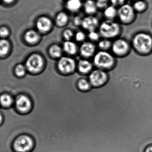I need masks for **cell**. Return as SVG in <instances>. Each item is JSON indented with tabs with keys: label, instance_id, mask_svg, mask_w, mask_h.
Listing matches in <instances>:
<instances>
[{
	"label": "cell",
	"instance_id": "cell-1",
	"mask_svg": "<svg viewBox=\"0 0 152 152\" xmlns=\"http://www.w3.org/2000/svg\"><path fill=\"white\" fill-rule=\"evenodd\" d=\"M121 24L116 20L104 19L100 23L98 32L105 39H111L120 34L122 30Z\"/></svg>",
	"mask_w": 152,
	"mask_h": 152
},
{
	"label": "cell",
	"instance_id": "cell-2",
	"mask_svg": "<svg viewBox=\"0 0 152 152\" xmlns=\"http://www.w3.org/2000/svg\"><path fill=\"white\" fill-rule=\"evenodd\" d=\"M132 42L134 48L138 52L145 54L152 50V37L148 33H137L133 37Z\"/></svg>",
	"mask_w": 152,
	"mask_h": 152
},
{
	"label": "cell",
	"instance_id": "cell-3",
	"mask_svg": "<svg viewBox=\"0 0 152 152\" xmlns=\"http://www.w3.org/2000/svg\"><path fill=\"white\" fill-rule=\"evenodd\" d=\"M136 12L132 5L126 3L118 8L117 18L121 24L129 25L135 19Z\"/></svg>",
	"mask_w": 152,
	"mask_h": 152
},
{
	"label": "cell",
	"instance_id": "cell-4",
	"mask_svg": "<svg viewBox=\"0 0 152 152\" xmlns=\"http://www.w3.org/2000/svg\"><path fill=\"white\" fill-rule=\"evenodd\" d=\"M36 26L38 32L41 34H46L53 30L55 25L53 20L50 17L47 15H42L37 20Z\"/></svg>",
	"mask_w": 152,
	"mask_h": 152
},
{
	"label": "cell",
	"instance_id": "cell-5",
	"mask_svg": "<svg viewBox=\"0 0 152 152\" xmlns=\"http://www.w3.org/2000/svg\"><path fill=\"white\" fill-rule=\"evenodd\" d=\"M34 146L33 139L27 136L23 135L18 137L14 143L15 151L18 152H27L33 149Z\"/></svg>",
	"mask_w": 152,
	"mask_h": 152
},
{
	"label": "cell",
	"instance_id": "cell-6",
	"mask_svg": "<svg viewBox=\"0 0 152 152\" xmlns=\"http://www.w3.org/2000/svg\"><path fill=\"white\" fill-rule=\"evenodd\" d=\"M94 61L96 66L102 68H107L113 64V58L109 53L100 51L96 54Z\"/></svg>",
	"mask_w": 152,
	"mask_h": 152
},
{
	"label": "cell",
	"instance_id": "cell-7",
	"mask_svg": "<svg viewBox=\"0 0 152 152\" xmlns=\"http://www.w3.org/2000/svg\"><path fill=\"white\" fill-rule=\"evenodd\" d=\"M100 23V20L95 16L86 15L83 17L81 27L88 33L98 29Z\"/></svg>",
	"mask_w": 152,
	"mask_h": 152
},
{
	"label": "cell",
	"instance_id": "cell-8",
	"mask_svg": "<svg viewBox=\"0 0 152 152\" xmlns=\"http://www.w3.org/2000/svg\"><path fill=\"white\" fill-rule=\"evenodd\" d=\"M43 66V60L40 55L34 54L29 57L26 63L27 69L32 73L40 71Z\"/></svg>",
	"mask_w": 152,
	"mask_h": 152
},
{
	"label": "cell",
	"instance_id": "cell-9",
	"mask_svg": "<svg viewBox=\"0 0 152 152\" xmlns=\"http://www.w3.org/2000/svg\"><path fill=\"white\" fill-rule=\"evenodd\" d=\"M54 25L57 27L62 28L67 26L71 21L70 15L66 10L58 12L54 17Z\"/></svg>",
	"mask_w": 152,
	"mask_h": 152
},
{
	"label": "cell",
	"instance_id": "cell-10",
	"mask_svg": "<svg viewBox=\"0 0 152 152\" xmlns=\"http://www.w3.org/2000/svg\"><path fill=\"white\" fill-rule=\"evenodd\" d=\"M59 69L63 73H69L72 72L75 67V60L69 57L61 58L58 63Z\"/></svg>",
	"mask_w": 152,
	"mask_h": 152
},
{
	"label": "cell",
	"instance_id": "cell-11",
	"mask_svg": "<svg viewBox=\"0 0 152 152\" xmlns=\"http://www.w3.org/2000/svg\"><path fill=\"white\" fill-rule=\"evenodd\" d=\"M106 79V73L100 69L94 70L89 76L90 83L95 86H97L103 84Z\"/></svg>",
	"mask_w": 152,
	"mask_h": 152
},
{
	"label": "cell",
	"instance_id": "cell-12",
	"mask_svg": "<svg viewBox=\"0 0 152 152\" xmlns=\"http://www.w3.org/2000/svg\"><path fill=\"white\" fill-rule=\"evenodd\" d=\"M83 4L82 0H66L64 6L69 13L77 14L82 10Z\"/></svg>",
	"mask_w": 152,
	"mask_h": 152
},
{
	"label": "cell",
	"instance_id": "cell-13",
	"mask_svg": "<svg viewBox=\"0 0 152 152\" xmlns=\"http://www.w3.org/2000/svg\"><path fill=\"white\" fill-rule=\"evenodd\" d=\"M129 45L126 40L118 39L114 41L112 45V50L114 53L118 55L125 54L128 51Z\"/></svg>",
	"mask_w": 152,
	"mask_h": 152
},
{
	"label": "cell",
	"instance_id": "cell-14",
	"mask_svg": "<svg viewBox=\"0 0 152 152\" xmlns=\"http://www.w3.org/2000/svg\"><path fill=\"white\" fill-rule=\"evenodd\" d=\"M82 10L87 16H95L98 10L95 0H85L83 1Z\"/></svg>",
	"mask_w": 152,
	"mask_h": 152
},
{
	"label": "cell",
	"instance_id": "cell-15",
	"mask_svg": "<svg viewBox=\"0 0 152 152\" xmlns=\"http://www.w3.org/2000/svg\"><path fill=\"white\" fill-rule=\"evenodd\" d=\"M17 108L21 112H26L28 110L31 105L30 100L26 96L21 95L17 98L16 101Z\"/></svg>",
	"mask_w": 152,
	"mask_h": 152
},
{
	"label": "cell",
	"instance_id": "cell-16",
	"mask_svg": "<svg viewBox=\"0 0 152 152\" xmlns=\"http://www.w3.org/2000/svg\"><path fill=\"white\" fill-rule=\"evenodd\" d=\"M103 12L105 19L114 20L118 18V8L112 4L109 5Z\"/></svg>",
	"mask_w": 152,
	"mask_h": 152
},
{
	"label": "cell",
	"instance_id": "cell-17",
	"mask_svg": "<svg viewBox=\"0 0 152 152\" xmlns=\"http://www.w3.org/2000/svg\"><path fill=\"white\" fill-rule=\"evenodd\" d=\"M95 50V46L90 42H85L80 46L81 54L85 57H89L94 54Z\"/></svg>",
	"mask_w": 152,
	"mask_h": 152
},
{
	"label": "cell",
	"instance_id": "cell-18",
	"mask_svg": "<svg viewBox=\"0 0 152 152\" xmlns=\"http://www.w3.org/2000/svg\"><path fill=\"white\" fill-rule=\"evenodd\" d=\"M25 38L28 42L34 43L37 42L40 38V34L35 30H30L26 33Z\"/></svg>",
	"mask_w": 152,
	"mask_h": 152
},
{
	"label": "cell",
	"instance_id": "cell-19",
	"mask_svg": "<svg viewBox=\"0 0 152 152\" xmlns=\"http://www.w3.org/2000/svg\"><path fill=\"white\" fill-rule=\"evenodd\" d=\"M79 71L81 73H88L92 68V65L89 61L86 60L80 61L78 65Z\"/></svg>",
	"mask_w": 152,
	"mask_h": 152
},
{
	"label": "cell",
	"instance_id": "cell-20",
	"mask_svg": "<svg viewBox=\"0 0 152 152\" xmlns=\"http://www.w3.org/2000/svg\"><path fill=\"white\" fill-rule=\"evenodd\" d=\"M132 6L136 12H142L147 9V4L144 0H137L134 1Z\"/></svg>",
	"mask_w": 152,
	"mask_h": 152
},
{
	"label": "cell",
	"instance_id": "cell-21",
	"mask_svg": "<svg viewBox=\"0 0 152 152\" xmlns=\"http://www.w3.org/2000/svg\"><path fill=\"white\" fill-rule=\"evenodd\" d=\"M64 50L69 54H74L76 52L77 46L74 42L71 41H66L63 44Z\"/></svg>",
	"mask_w": 152,
	"mask_h": 152
},
{
	"label": "cell",
	"instance_id": "cell-22",
	"mask_svg": "<svg viewBox=\"0 0 152 152\" xmlns=\"http://www.w3.org/2000/svg\"><path fill=\"white\" fill-rule=\"evenodd\" d=\"M50 52L51 55L55 58H60L62 55V50L61 48L57 45H53L50 49Z\"/></svg>",
	"mask_w": 152,
	"mask_h": 152
},
{
	"label": "cell",
	"instance_id": "cell-23",
	"mask_svg": "<svg viewBox=\"0 0 152 152\" xmlns=\"http://www.w3.org/2000/svg\"><path fill=\"white\" fill-rule=\"evenodd\" d=\"M95 1L98 10L103 11L111 4L110 0H95Z\"/></svg>",
	"mask_w": 152,
	"mask_h": 152
},
{
	"label": "cell",
	"instance_id": "cell-24",
	"mask_svg": "<svg viewBox=\"0 0 152 152\" xmlns=\"http://www.w3.org/2000/svg\"><path fill=\"white\" fill-rule=\"evenodd\" d=\"M9 43L5 40H0V56L5 55L9 50Z\"/></svg>",
	"mask_w": 152,
	"mask_h": 152
},
{
	"label": "cell",
	"instance_id": "cell-25",
	"mask_svg": "<svg viewBox=\"0 0 152 152\" xmlns=\"http://www.w3.org/2000/svg\"><path fill=\"white\" fill-rule=\"evenodd\" d=\"M12 102L11 97L7 94L3 95L0 97V103L4 106H8L10 105Z\"/></svg>",
	"mask_w": 152,
	"mask_h": 152
},
{
	"label": "cell",
	"instance_id": "cell-26",
	"mask_svg": "<svg viewBox=\"0 0 152 152\" xmlns=\"http://www.w3.org/2000/svg\"><path fill=\"white\" fill-rule=\"evenodd\" d=\"M74 31L70 28H66L63 31L62 35L66 41H71L72 38L75 37Z\"/></svg>",
	"mask_w": 152,
	"mask_h": 152
},
{
	"label": "cell",
	"instance_id": "cell-27",
	"mask_svg": "<svg viewBox=\"0 0 152 152\" xmlns=\"http://www.w3.org/2000/svg\"><path fill=\"white\" fill-rule=\"evenodd\" d=\"M78 87L82 91H86L90 87L89 82L85 79H81L79 81L78 84Z\"/></svg>",
	"mask_w": 152,
	"mask_h": 152
},
{
	"label": "cell",
	"instance_id": "cell-28",
	"mask_svg": "<svg viewBox=\"0 0 152 152\" xmlns=\"http://www.w3.org/2000/svg\"><path fill=\"white\" fill-rule=\"evenodd\" d=\"M111 45V42L110 41L107 39H103L99 41L98 43V46L101 49L103 50H106L110 47Z\"/></svg>",
	"mask_w": 152,
	"mask_h": 152
},
{
	"label": "cell",
	"instance_id": "cell-29",
	"mask_svg": "<svg viewBox=\"0 0 152 152\" xmlns=\"http://www.w3.org/2000/svg\"><path fill=\"white\" fill-rule=\"evenodd\" d=\"M83 17L80 15H76L72 19L73 25L75 27H81Z\"/></svg>",
	"mask_w": 152,
	"mask_h": 152
},
{
	"label": "cell",
	"instance_id": "cell-30",
	"mask_svg": "<svg viewBox=\"0 0 152 152\" xmlns=\"http://www.w3.org/2000/svg\"><path fill=\"white\" fill-rule=\"evenodd\" d=\"M88 37L91 41H97L99 40L101 36L99 32H97L96 30V31L88 32Z\"/></svg>",
	"mask_w": 152,
	"mask_h": 152
},
{
	"label": "cell",
	"instance_id": "cell-31",
	"mask_svg": "<svg viewBox=\"0 0 152 152\" xmlns=\"http://www.w3.org/2000/svg\"><path fill=\"white\" fill-rule=\"evenodd\" d=\"M75 39L77 42H82L85 40L86 38V34L83 31H78L75 35Z\"/></svg>",
	"mask_w": 152,
	"mask_h": 152
},
{
	"label": "cell",
	"instance_id": "cell-32",
	"mask_svg": "<svg viewBox=\"0 0 152 152\" xmlns=\"http://www.w3.org/2000/svg\"><path fill=\"white\" fill-rule=\"evenodd\" d=\"M26 73V68L24 66L21 65H18L16 67V74L18 76H22L24 75Z\"/></svg>",
	"mask_w": 152,
	"mask_h": 152
},
{
	"label": "cell",
	"instance_id": "cell-33",
	"mask_svg": "<svg viewBox=\"0 0 152 152\" xmlns=\"http://www.w3.org/2000/svg\"><path fill=\"white\" fill-rule=\"evenodd\" d=\"M126 0H110V4L117 8L126 3Z\"/></svg>",
	"mask_w": 152,
	"mask_h": 152
},
{
	"label": "cell",
	"instance_id": "cell-34",
	"mask_svg": "<svg viewBox=\"0 0 152 152\" xmlns=\"http://www.w3.org/2000/svg\"><path fill=\"white\" fill-rule=\"evenodd\" d=\"M9 31L6 28L2 27L0 29V35L2 37H5L8 35Z\"/></svg>",
	"mask_w": 152,
	"mask_h": 152
},
{
	"label": "cell",
	"instance_id": "cell-35",
	"mask_svg": "<svg viewBox=\"0 0 152 152\" xmlns=\"http://www.w3.org/2000/svg\"><path fill=\"white\" fill-rule=\"evenodd\" d=\"M144 152H152V144H151L147 145L145 148Z\"/></svg>",
	"mask_w": 152,
	"mask_h": 152
},
{
	"label": "cell",
	"instance_id": "cell-36",
	"mask_svg": "<svg viewBox=\"0 0 152 152\" xmlns=\"http://www.w3.org/2000/svg\"><path fill=\"white\" fill-rule=\"evenodd\" d=\"M5 2L7 3H9L11 2L13 0H3Z\"/></svg>",
	"mask_w": 152,
	"mask_h": 152
},
{
	"label": "cell",
	"instance_id": "cell-37",
	"mask_svg": "<svg viewBox=\"0 0 152 152\" xmlns=\"http://www.w3.org/2000/svg\"><path fill=\"white\" fill-rule=\"evenodd\" d=\"M2 121V116H1V114H0V124H1V122Z\"/></svg>",
	"mask_w": 152,
	"mask_h": 152
},
{
	"label": "cell",
	"instance_id": "cell-38",
	"mask_svg": "<svg viewBox=\"0 0 152 152\" xmlns=\"http://www.w3.org/2000/svg\"><path fill=\"white\" fill-rule=\"evenodd\" d=\"M133 1H137V0H133Z\"/></svg>",
	"mask_w": 152,
	"mask_h": 152
}]
</instances>
